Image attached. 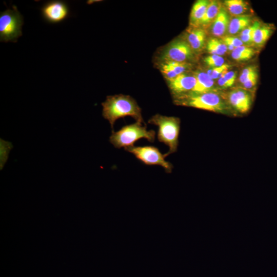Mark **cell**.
Here are the masks:
<instances>
[{
    "label": "cell",
    "instance_id": "obj_1",
    "mask_svg": "<svg viewBox=\"0 0 277 277\" xmlns=\"http://www.w3.org/2000/svg\"><path fill=\"white\" fill-rule=\"evenodd\" d=\"M102 105V115L108 121L112 130L115 121L127 116L132 117L136 122L144 123L141 108L129 95L120 94L107 96Z\"/></svg>",
    "mask_w": 277,
    "mask_h": 277
},
{
    "label": "cell",
    "instance_id": "obj_2",
    "mask_svg": "<svg viewBox=\"0 0 277 277\" xmlns=\"http://www.w3.org/2000/svg\"><path fill=\"white\" fill-rule=\"evenodd\" d=\"M177 105L193 107L221 113H227L230 110L224 93L218 91L200 94H187L173 98Z\"/></svg>",
    "mask_w": 277,
    "mask_h": 277
},
{
    "label": "cell",
    "instance_id": "obj_3",
    "mask_svg": "<svg viewBox=\"0 0 277 277\" xmlns=\"http://www.w3.org/2000/svg\"><path fill=\"white\" fill-rule=\"evenodd\" d=\"M148 123L158 127V140L169 147V151L164 154L166 157L177 151L180 131V119L174 116H167L156 114L152 116Z\"/></svg>",
    "mask_w": 277,
    "mask_h": 277
},
{
    "label": "cell",
    "instance_id": "obj_4",
    "mask_svg": "<svg viewBox=\"0 0 277 277\" xmlns=\"http://www.w3.org/2000/svg\"><path fill=\"white\" fill-rule=\"evenodd\" d=\"M146 126H143L141 123L136 122L124 126L117 131L112 130L109 141L117 148L133 146L141 138L153 143L155 140V132L152 130H147Z\"/></svg>",
    "mask_w": 277,
    "mask_h": 277
},
{
    "label": "cell",
    "instance_id": "obj_5",
    "mask_svg": "<svg viewBox=\"0 0 277 277\" xmlns=\"http://www.w3.org/2000/svg\"><path fill=\"white\" fill-rule=\"evenodd\" d=\"M23 17L15 6L0 13V41L1 42H17L22 35V28Z\"/></svg>",
    "mask_w": 277,
    "mask_h": 277
},
{
    "label": "cell",
    "instance_id": "obj_6",
    "mask_svg": "<svg viewBox=\"0 0 277 277\" xmlns=\"http://www.w3.org/2000/svg\"><path fill=\"white\" fill-rule=\"evenodd\" d=\"M195 55L185 39L177 38L163 47L159 52L157 62L190 63L194 59Z\"/></svg>",
    "mask_w": 277,
    "mask_h": 277
},
{
    "label": "cell",
    "instance_id": "obj_7",
    "mask_svg": "<svg viewBox=\"0 0 277 277\" xmlns=\"http://www.w3.org/2000/svg\"><path fill=\"white\" fill-rule=\"evenodd\" d=\"M127 151L132 153L137 159L147 165H160L167 173H171L173 168L171 163L165 160L164 154L161 153L155 147L152 146H134L124 148Z\"/></svg>",
    "mask_w": 277,
    "mask_h": 277
},
{
    "label": "cell",
    "instance_id": "obj_8",
    "mask_svg": "<svg viewBox=\"0 0 277 277\" xmlns=\"http://www.w3.org/2000/svg\"><path fill=\"white\" fill-rule=\"evenodd\" d=\"M224 95L230 110L235 113H247L252 105V92L243 88L233 89Z\"/></svg>",
    "mask_w": 277,
    "mask_h": 277
},
{
    "label": "cell",
    "instance_id": "obj_9",
    "mask_svg": "<svg viewBox=\"0 0 277 277\" xmlns=\"http://www.w3.org/2000/svg\"><path fill=\"white\" fill-rule=\"evenodd\" d=\"M41 11L43 18L52 24L61 23L69 15L67 4L61 1H49L42 6Z\"/></svg>",
    "mask_w": 277,
    "mask_h": 277
},
{
    "label": "cell",
    "instance_id": "obj_10",
    "mask_svg": "<svg viewBox=\"0 0 277 277\" xmlns=\"http://www.w3.org/2000/svg\"><path fill=\"white\" fill-rule=\"evenodd\" d=\"M173 98L190 93L196 84V78L193 74L184 73L176 77L166 80Z\"/></svg>",
    "mask_w": 277,
    "mask_h": 277
},
{
    "label": "cell",
    "instance_id": "obj_11",
    "mask_svg": "<svg viewBox=\"0 0 277 277\" xmlns=\"http://www.w3.org/2000/svg\"><path fill=\"white\" fill-rule=\"evenodd\" d=\"M185 39L196 54L201 52L206 45V33L205 29L200 27L190 26L185 34Z\"/></svg>",
    "mask_w": 277,
    "mask_h": 277
},
{
    "label": "cell",
    "instance_id": "obj_12",
    "mask_svg": "<svg viewBox=\"0 0 277 277\" xmlns=\"http://www.w3.org/2000/svg\"><path fill=\"white\" fill-rule=\"evenodd\" d=\"M193 74L196 78V84L193 90L188 94H200L217 91L214 87V80L206 72L199 69L194 71Z\"/></svg>",
    "mask_w": 277,
    "mask_h": 277
},
{
    "label": "cell",
    "instance_id": "obj_13",
    "mask_svg": "<svg viewBox=\"0 0 277 277\" xmlns=\"http://www.w3.org/2000/svg\"><path fill=\"white\" fill-rule=\"evenodd\" d=\"M230 21L228 12L222 6L219 13L212 23L211 31L216 37H221L227 31Z\"/></svg>",
    "mask_w": 277,
    "mask_h": 277
},
{
    "label": "cell",
    "instance_id": "obj_14",
    "mask_svg": "<svg viewBox=\"0 0 277 277\" xmlns=\"http://www.w3.org/2000/svg\"><path fill=\"white\" fill-rule=\"evenodd\" d=\"M210 2L208 0H198L194 3L190 14V26L197 27Z\"/></svg>",
    "mask_w": 277,
    "mask_h": 277
},
{
    "label": "cell",
    "instance_id": "obj_15",
    "mask_svg": "<svg viewBox=\"0 0 277 277\" xmlns=\"http://www.w3.org/2000/svg\"><path fill=\"white\" fill-rule=\"evenodd\" d=\"M251 17L249 15L234 16L230 19L227 32L231 35L241 33L250 25Z\"/></svg>",
    "mask_w": 277,
    "mask_h": 277
},
{
    "label": "cell",
    "instance_id": "obj_16",
    "mask_svg": "<svg viewBox=\"0 0 277 277\" xmlns=\"http://www.w3.org/2000/svg\"><path fill=\"white\" fill-rule=\"evenodd\" d=\"M274 30L270 24H262L255 31L253 43L258 47H263L270 37Z\"/></svg>",
    "mask_w": 277,
    "mask_h": 277
},
{
    "label": "cell",
    "instance_id": "obj_17",
    "mask_svg": "<svg viewBox=\"0 0 277 277\" xmlns=\"http://www.w3.org/2000/svg\"><path fill=\"white\" fill-rule=\"evenodd\" d=\"M221 7V4L219 2L211 1L204 16L200 21L197 27L204 28L211 23H213Z\"/></svg>",
    "mask_w": 277,
    "mask_h": 277
},
{
    "label": "cell",
    "instance_id": "obj_18",
    "mask_svg": "<svg viewBox=\"0 0 277 277\" xmlns=\"http://www.w3.org/2000/svg\"><path fill=\"white\" fill-rule=\"evenodd\" d=\"M224 4L228 13L234 16L244 15L248 8L247 3L242 0H226Z\"/></svg>",
    "mask_w": 277,
    "mask_h": 277
},
{
    "label": "cell",
    "instance_id": "obj_19",
    "mask_svg": "<svg viewBox=\"0 0 277 277\" xmlns=\"http://www.w3.org/2000/svg\"><path fill=\"white\" fill-rule=\"evenodd\" d=\"M206 47L207 52L211 55L222 56L227 51V47L221 39L210 38L206 42Z\"/></svg>",
    "mask_w": 277,
    "mask_h": 277
},
{
    "label": "cell",
    "instance_id": "obj_20",
    "mask_svg": "<svg viewBox=\"0 0 277 277\" xmlns=\"http://www.w3.org/2000/svg\"><path fill=\"white\" fill-rule=\"evenodd\" d=\"M254 54L255 51L253 48L243 45L232 51L231 57L236 61L243 62L250 59Z\"/></svg>",
    "mask_w": 277,
    "mask_h": 277
},
{
    "label": "cell",
    "instance_id": "obj_21",
    "mask_svg": "<svg viewBox=\"0 0 277 277\" xmlns=\"http://www.w3.org/2000/svg\"><path fill=\"white\" fill-rule=\"evenodd\" d=\"M262 24L260 21H255L252 25L242 31L240 34V38L244 44H249L253 43L255 31Z\"/></svg>",
    "mask_w": 277,
    "mask_h": 277
},
{
    "label": "cell",
    "instance_id": "obj_22",
    "mask_svg": "<svg viewBox=\"0 0 277 277\" xmlns=\"http://www.w3.org/2000/svg\"><path fill=\"white\" fill-rule=\"evenodd\" d=\"M160 62L165 64L178 75L184 73H187L192 67L191 63L176 62L173 61H161Z\"/></svg>",
    "mask_w": 277,
    "mask_h": 277
},
{
    "label": "cell",
    "instance_id": "obj_23",
    "mask_svg": "<svg viewBox=\"0 0 277 277\" xmlns=\"http://www.w3.org/2000/svg\"><path fill=\"white\" fill-rule=\"evenodd\" d=\"M222 40L225 43L229 51H233L236 48L244 45L240 38L234 36H224Z\"/></svg>",
    "mask_w": 277,
    "mask_h": 277
},
{
    "label": "cell",
    "instance_id": "obj_24",
    "mask_svg": "<svg viewBox=\"0 0 277 277\" xmlns=\"http://www.w3.org/2000/svg\"><path fill=\"white\" fill-rule=\"evenodd\" d=\"M204 61L206 65L211 68L221 66L224 64V59L222 56L217 55H210L204 58Z\"/></svg>",
    "mask_w": 277,
    "mask_h": 277
},
{
    "label": "cell",
    "instance_id": "obj_25",
    "mask_svg": "<svg viewBox=\"0 0 277 277\" xmlns=\"http://www.w3.org/2000/svg\"><path fill=\"white\" fill-rule=\"evenodd\" d=\"M256 73H258V71L255 66H249L247 67L242 71L239 77V82L242 85Z\"/></svg>",
    "mask_w": 277,
    "mask_h": 277
},
{
    "label": "cell",
    "instance_id": "obj_26",
    "mask_svg": "<svg viewBox=\"0 0 277 277\" xmlns=\"http://www.w3.org/2000/svg\"><path fill=\"white\" fill-rule=\"evenodd\" d=\"M230 66L224 64L221 66L213 68L206 72L213 80L218 79L223 74L227 71Z\"/></svg>",
    "mask_w": 277,
    "mask_h": 277
},
{
    "label": "cell",
    "instance_id": "obj_27",
    "mask_svg": "<svg viewBox=\"0 0 277 277\" xmlns=\"http://www.w3.org/2000/svg\"><path fill=\"white\" fill-rule=\"evenodd\" d=\"M258 77V74L256 73L246 82L242 84V87L241 88L251 92V90L255 87L257 84Z\"/></svg>",
    "mask_w": 277,
    "mask_h": 277
},
{
    "label": "cell",
    "instance_id": "obj_28",
    "mask_svg": "<svg viewBox=\"0 0 277 277\" xmlns=\"http://www.w3.org/2000/svg\"><path fill=\"white\" fill-rule=\"evenodd\" d=\"M224 78L226 82L228 85L229 87H230L233 85L235 79L236 77V73L234 71H230L225 72L222 75Z\"/></svg>",
    "mask_w": 277,
    "mask_h": 277
}]
</instances>
